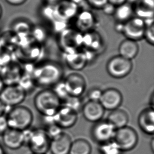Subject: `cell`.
I'll return each instance as SVG.
<instances>
[{
    "instance_id": "1",
    "label": "cell",
    "mask_w": 154,
    "mask_h": 154,
    "mask_svg": "<svg viewBox=\"0 0 154 154\" xmlns=\"http://www.w3.org/2000/svg\"><path fill=\"white\" fill-rule=\"evenodd\" d=\"M64 70L62 65L55 61L48 60L34 66L33 78L36 85L52 88L62 81Z\"/></svg>"
},
{
    "instance_id": "2",
    "label": "cell",
    "mask_w": 154,
    "mask_h": 154,
    "mask_svg": "<svg viewBox=\"0 0 154 154\" xmlns=\"http://www.w3.org/2000/svg\"><path fill=\"white\" fill-rule=\"evenodd\" d=\"M34 105L43 116H53L62 106V102L51 88H46L36 94Z\"/></svg>"
},
{
    "instance_id": "3",
    "label": "cell",
    "mask_w": 154,
    "mask_h": 154,
    "mask_svg": "<svg viewBox=\"0 0 154 154\" xmlns=\"http://www.w3.org/2000/svg\"><path fill=\"white\" fill-rule=\"evenodd\" d=\"M5 116L8 128L21 131L29 129L33 121V114L31 109L21 105L11 107Z\"/></svg>"
},
{
    "instance_id": "4",
    "label": "cell",
    "mask_w": 154,
    "mask_h": 154,
    "mask_svg": "<svg viewBox=\"0 0 154 154\" xmlns=\"http://www.w3.org/2000/svg\"><path fill=\"white\" fill-rule=\"evenodd\" d=\"M25 134V145L32 153L45 154L49 150L51 140L44 129H27Z\"/></svg>"
},
{
    "instance_id": "5",
    "label": "cell",
    "mask_w": 154,
    "mask_h": 154,
    "mask_svg": "<svg viewBox=\"0 0 154 154\" xmlns=\"http://www.w3.org/2000/svg\"><path fill=\"white\" fill-rule=\"evenodd\" d=\"M138 140L137 132L127 126L116 129L112 137V142L122 152L132 150L137 145Z\"/></svg>"
},
{
    "instance_id": "6",
    "label": "cell",
    "mask_w": 154,
    "mask_h": 154,
    "mask_svg": "<svg viewBox=\"0 0 154 154\" xmlns=\"http://www.w3.org/2000/svg\"><path fill=\"white\" fill-rule=\"evenodd\" d=\"M133 69L132 61L120 55L111 57L106 64L108 75L116 79H121L129 75Z\"/></svg>"
},
{
    "instance_id": "7",
    "label": "cell",
    "mask_w": 154,
    "mask_h": 154,
    "mask_svg": "<svg viewBox=\"0 0 154 154\" xmlns=\"http://www.w3.org/2000/svg\"><path fill=\"white\" fill-rule=\"evenodd\" d=\"M26 95V93L17 84L5 86L0 93V100L7 107H13L21 105Z\"/></svg>"
},
{
    "instance_id": "8",
    "label": "cell",
    "mask_w": 154,
    "mask_h": 154,
    "mask_svg": "<svg viewBox=\"0 0 154 154\" xmlns=\"http://www.w3.org/2000/svg\"><path fill=\"white\" fill-rule=\"evenodd\" d=\"M146 28L143 19L138 17H132L124 24L123 34L126 38L137 42L144 38Z\"/></svg>"
},
{
    "instance_id": "9",
    "label": "cell",
    "mask_w": 154,
    "mask_h": 154,
    "mask_svg": "<svg viewBox=\"0 0 154 154\" xmlns=\"http://www.w3.org/2000/svg\"><path fill=\"white\" fill-rule=\"evenodd\" d=\"M63 82L69 96L80 97L85 92L86 81L85 77L79 73L69 74Z\"/></svg>"
},
{
    "instance_id": "10",
    "label": "cell",
    "mask_w": 154,
    "mask_h": 154,
    "mask_svg": "<svg viewBox=\"0 0 154 154\" xmlns=\"http://www.w3.org/2000/svg\"><path fill=\"white\" fill-rule=\"evenodd\" d=\"M115 130L106 120H101L93 125L91 129V136L94 141L102 145L110 142L112 139Z\"/></svg>"
},
{
    "instance_id": "11",
    "label": "cell",
    "mask_w": 154,
    "mask_h": 154,
    "mask_svg": "<svg viewBox=\"0 0 154 154\" xmlns=\"http://www.w3.org/2000/svg\"><path fill=\"white\" fill-rule=\"evenodd\" d=\"M123 101L122 93L117 88H111L102 91L99 102L105 110L112 111L119 108Z\"/></svg>"
},
{
    "instance_id": "12",
    "label": "cell",
    "mask_w": 154,
    "mask_h": 154,
    "mask_svg": "<svg viewBox=\"0 0 154 154\" xmlns=\"http://www.w3.org/2000/svg\"><path fill=\"white\" fill-rule=\"evenodd\" d=\"M1 136L3 145L11 150H17L25 145V131L8 128Z\"/></svg>"
},
{
    "instance_id": "13",
    "label": "cell",
    "mask_w": 154,
    "mask_h": 154,
    "mask_svg": "<svg viewBox=\"0 0 154 154\" xmlns=\"http://www.w3.org/2000/svg\"><path fill=\"white\" fill-rule=\"evenodd\" d=\"M54 119L55 124L62 129L69 128L77 122L78 114L75 110L62 105L54 115Z\"/></svg>"
},
{
    "instance_id": "14",
    "label": "cell",
    "mask_w": 154,
    "mask_h": 154,
    "mask_svg": "<svg viewBox=\"0 0 154 154\" xmlns=\"http://www.w3.org/2000/svg\"><path fill=\"white\" fill-rule=\"evenodd\" d=\"M79 5L69 0H60L55 5L56 20L67 21L76 17L79 12Z\"/></svg>"
},
{
    "instance_id": "15",
    "label": "cell",
    "mask_w": 154,
    "mask_h": 154,
    "mask_svg": "<svg viewBox=\"0 0 154 154\" xmlns=\"http://www.w3.org/2000/svg\"><path fill=\"white\" fill-rule=\"evenodd\" d=\"M22 73L23 69L20 65L12 62L2 67L0 77L5 86L17 85L21 79Z\"/></svg>"
},
{
    "instance_id": "16",
    "label": "cell",
    "mask_w": 154,
    "mask_h": 154,
    "mask_svg": "<svg viewBox=\"0 0 154 154\" xmlns=\"http://www.w3.org/2000/svg\"><path fill=\"white\" fill-rule=\"evenodd\" d=\"M81 110L84 119L94 123L102 120L105 111L99 102L91 100H88L83 105Z\"/></svg>"
},
{
    "instance_id": "17",
    "label": "cell",
    "mask_w": 154,
    "mask_h": 154,
    "mask_svg": "<svg viewBox=\"0 0 154 154\" xmlns=\"http://www.w3.org/2000/svg\"><path fill=\"white\" fill-rule=\"evenodd\" d=\"M71 144L70 136L63 132L57 137L51 140L49 150L52 154H69Z\"/></svg>"
},
{
    "instance_id": "18",
    "label": "cell",
    "mask_w": 154,
    "mask_h": 154,
    "mask_svg": "<svg viewBox=\"0 0 154 154\" xmlns=\"http://www.w3.org/2000/svg\"><path fill=\"white\" fill-rule=\"evenodd\" d=\"M138 124L144 133L153 135L154 133V110L150 107L145 108L138 117Z\"/></svg>"
},
{
    "instance_id": "19",
    "label": "cell",
    "mask_w": 154,
    "mask_h": 154,
    "mask_svg": "<svg viewBox=\"0 0 154 154\" xmlns=\"http://www.w3.org/2000/svg\"><path fill=\"white\" fill-rule=\"evenodd\" d=\"M139 50L137 42L127 38L122 41L119 46V55L131 60L137 56Z\"/></svg>"
},
{
    "instance_id": "20",
    "label": "cell",
    "mask_w": 154,
    "mask_h": 154,
    "mask_svg": "<svg viewBox=\"0 0 154 154\" xmlns=\"http://www.w3.org/2000/svg\"><path fill=\"white\" fill-rule=\"evenodd\" d=\"M95 19L94 14L90 11L83 10L78 13L76 15V25L80 32L91 31L94 26Z\"/></svg>"
},
{
    "instance_id": "21",
    "label": "cell",
    "mask_w": 154,
    "mask_h": 154,
    "mask_svg": "<svg viewBox=\"0 0 154 154\" xmlns=\"http://www.w3.org/2000/svg\"><path fill=\"white\" fill-rule=\"evenodd\" d=\"M115 129L126 126L129 122V116L126 111L121 108L110 111L106 119Z\"/></svg>"
},
{
    "instance_id": "22",
    "label": "cell",
    "mask_w": 154,
    "mask_h": 154,
    "mask_svg": "<svg viewBox=\"0 0 154 154\" xmlns=\"http://www.w3.org/2000/svg\"><path fill=\"white\" fill-rule=\"evenodd\" d=\"M66 62L69 69L80 71L85 66L88 60L84 52L76 51L67 54Z\"/></svg>"
},
{
    "instance_id": "23",
    "label": "cell",
    "mask_w": 154,
    "mask_h": 154,
    "mask_svg": "<svg viewBox=\"0 0 154 154\" xmlns=\"http://www.w3.org/2000/svg\"><path fill=\"white\" fill-rule=\"evenodd\" d=\"M134 13V8L132 4L126 2L116 7L113 16L116 22L124 23L131 19Z\"/></svg>"
},
{
    "instance_id": "24",
    "label": "cell",
    "mask_w": 154,
    "mask_h": 154,
    "mask_svg": "<svg viewBox=\"0 0 154 154\" xmlns=\"http://www.w3.org/2000/svg\"><path fill=\"white\" fill-rule=\"evenodd\" d=\"M32 29V26L28 22L20 20L13 24L12 31L17 36L19 40H22L23 38H29Z\"/></svg>"
},
{
    "instance_id": "25",
    "label": "cell",
    "mask_w": 154,
    "mask_h": 154,
    "mask_svg": "<svg viewBox=\"0 0 154 154\" xmlns=\"http://www.w3.org/2000/svg\"><path fill=\"white\" fill-rule=\"evenodd\" d=\"M92 147L90 143L84 139H78L72 142L69 154H91Z\"/></svg>"
},
{
    "instance_id": "26",
    "label": "cell",
    "mask_w": 154,
    "mask_h": 154,
    "mask_svg": "<svg viewBox=\"0 0 154 154\" xmlns=\"http://www.w3.org/2000/svg\"><path fill=\"white\" fill-rule=\"evenodd\" d=\"M146 28L144 33V38L148 44L152 46L154 45V19H147L144 20Z\"/></svg>"
},
{
    "instance_id": "27",
    "label": "cell",
    "mask_w": 154,
    "mask_h": 154,
    "mask_svg": "<svg viewBox=\"0 0 154 154\" xmlns=\"http://www.w3.org/2000/svg\"><path fill=\"white\" fill-rule=\"evenodd\" d=\"M100 154H121V151L114 142H109L100 145Z\"/></svg>"
},
{
    "instance_id": "28",
    "label": "cell",
    "mask_w": 154,
    "mask_h": 154,
    "mask_svg": "<svg viewBox=\"0 0 154 154\" xmlns=\"http://www.w3.org/2000/svg\"><path fill=\"white\" fill-rule=\"evenodd\" d=\"M79 98L80 97L69 96L67 98L63 101L62 105L67 106L78 112L79 110L81 109L83 106L82 105L81 101Z\"/></svg>"
},
{
    "instance_id": "29",
    "label": "cell",
    "mask_w": 154,
    "mask_h": 154,
    "mask_svg": "<svg viewBox=\"0 0 154 154\" xmlns=\"http://www.w3.org/2000/svg\"><path fill=\"white\" fill-rule=\"evenodd\" d=\"M52 88H53L52 90L58 98L60 99L62 102L69 97V95L67 92L63 81L58 82V83L56 84V85L53 86Z\"/></svg>"
},
{
    "instance_id": "30",
    "label": "cell",
    "mask_w": 154,
    "mask_h": 154,
    "mask_svg": "<svg viewBox=\"0 0 154 154\" xmlns=\"http://www.w3.org/2000/svg\"><path fill=\"white\" fill-rule=\"evenodd\" d=\"M41 13L43 17L45 19L51 21L56 20L55 5L44 4L41 8Z\"/></svg>"
},
{
    "instance_id": "31",
    "label": "cell",
    "mask_w": 154,
    "mask_h": 154,
    "mask_svg": "<svg viewBox=\"0 0 154 154\" xmlns=\"http://www.w3.org/2000/svg\"><path fill=\"white\" fill-rule=\"evenodd\" d=\"M11 51L2 47L0 48V66L3 67L12 62Z\"/></svg>"
},
{
    "instance_id": "32",
    "label": "cell",
    "mask_w": 154,
    "mask_h": 154,
    "mask_svg": "<svg viewBox=\"0 0 154 154\" xmlns=\"http://www.w3.org/2000/svg\"><path fill=\"white\" fill-rule=\"evenodd\" d=\"M44 131L51 140L57 137L63 133L62 129L55 124L46 126V128Z\"/></svg>"
},
{
    "instance_id": "33",
    "label": "cell",
    "mask_w": 154,
    "mask_h": 154,
    "mask_svg": "<svg viewBox=\"0 0 154 154\" xmlns=\"http://www.w3.org/2000/svg\"><path fill=\"white\" fill-rule=\"evenodd\" d=\"M45 32L42 27L39 26L32 27L31 35L33 39L35 40L37 43L42 42L45 38Z\"/></svg>"
},
{
    "instance_id": "34",
    "label": "cell",
    "mask_w": 154,
    "mask_h": 154,
    "mask_svg": "<svg viewBox=\"0 0 154 154\" xmlns=\"http://www.w3.org/2000/svg\"><path fill=\"white\" fill-rule=\"evenodd\" d=\"M102 94V91L98 88H91L88 92V100L99 102L101 95Z\"/></svg>"
},
{
    "instance_id": "35",
    "label": "cell",
    "mask_w": 154,
    "mask_h": 154,
    "mask_svg": "<svg viewBox=\"0 0 154 154\" xmlns=\"http://www.w3.org/2000/svg\"><path fill=\"white\" fill-rule=\"evenodd\" d=\"M89 5L95 9L102 10L106 4L108 3V0H86Z\"/></svg>"
},
{
    "instance_id": "36",
    "label": "cell",
    "mask_w": 154,
    "mask_h": 154,
    "mask_svg": "<svg viewBox=\"0 0 154 154\" xmlns=\"http://www.w3.org/2000/svg\"><path fill=\"white\" fill-rule=\"evenodd\" d=\"M8 126L6 120V116L4 115L0 116V136H2L4 132L8 129Z\"/></svg>"
},
{
    "instance_id": "37",
    "label": "cell",
    "mask_w": 154,
    "mask_h": 154,
    "mask_svg": "<svg viewBox=\"0 0 154 154\" xmlns=\"http://www.w3.org/2000/svg\"><path fill=\"white\" fill-rule=\"evenodd\" d=\"M116 8V6L113 5L112 4L108 2L107 4H106L102 9L104 14L107 15H114L115 12V10Z\"/></svg>"
},
{
    "instance_id": "38",
    "label": "cell",
    "mask_w": 154,
    "mask_h": 154,
    "mask_svg": "<svg viewBox=\"0 0 154 154\" xmlns=\"http://www.w3.org/2000/svg\"><path fill=\"white\" fill-rule=\"evenodd\" d=\"M6 2L12 5H20L25 3L26 0H6Z\"/></svg>"
},
{
    "instance_id": "39",
    "label": "cell",
    "mask_w": 154,
    "mask_h": 154,
    "mask_svg": "<svg viewBox=\"0 0 154 154\" xmlns=\"http://www.w3.org/2000/svg\"><path fill=\"white\" fill-rule=\"evenodd\" d=\"M108 2L116 7L127 2V0H108Z\"/></svg>"
},
{
    "instance_id": "40",
    "label": "cell",
    "mask_w": 154,
    "mask_h": 154,
    "mask_svg": "<svg viewBox=\"0 0 154 154\" xmlns=\"http://www.w3.org/2000/svg\"><path fill=\"white\" fill-rule=\"evenodd\" d=\"M124 23L116 22V24L115 26V31L118 33L122 34L123 31V28H124Z\"/></svg>"
},
{
    "instance_id": "41",
    "label": "cell",
    "mask_w": 154,
    "mask_h": 154,
    "mask_svg": "<svg viewBox=\"0 0 154 154\" xmlns=\"http://www.w3.org/2000/svg\"><path fill=\"white\" fill-rule=\"evenodd\" d=\"M7 106L0 100V116L4 115L7 109Z\"/></svg>"
},
{
    "instance_id": "42",
    "label": "cell",
    "mask_w": 154,
    "mask_h": 154,
    "mask_svg": "<svg viewBox=\"0 0 154 154\" xmlns=\"http://www.w3.org/2000/svg\"><path fill=\"white\" fill-rule=\"evenodd\" d=\"M44 3L45 4L51 5H55L58 2L60 1V0H43Z\"/></svg>"
},
{
    "instance_id": "43",
    "label": "cell",
    "mask_w": 154,
    "mask_h": 154,
    "mask_svg": "<svg viewBox=\"0 0 154 154\" xmlns=\"http://www.w3.org/2000/svg\"><path fill=\"white\" fill-rule=\"evenodd\" d=\"M154 93H152V95H151V97H150V102H149V103H150V106H149V107L153 108H154Z\"/></svg>"
},
{
    "instance_id": "44",
    "label": "cell",
    "mask_w": 154,
    "mask_h": 154,
    "mask_svg": "<svg viewBox=\"0 0 154 154\" xmlns=\"http://www.w3.org/2000/svg\"><path fill=\"white\" fill-rule=\"evenodd\" d=\"M5 86V85L4 84V82L3 81L1 77H0V93L2 92V90H3Z\"/></svg>"
},
{
    "instance_id": "45",
    "label": "cell",
    "mask_w": 154,
    "mask_h": 154,
    "mask_svg": "<svg viewBox=\"0 0 154 154\" xmlns=\"http://www.w3.org/2000/svg\"><path fill=\"white\" fill-rule=\"evenodd\" d=\"M0 154H7L3 146L0 144Z\"/></svg>"
},
{
    "instance_id": "46",
    "label": "cell",
    "mask_w": 154,
    "mask_h": 154,
    "mask_svg": "<svg viewBox=\"0 0 154 154\" xmlns=\"http://www.w3.org/2000/svg\"><path fill=\"white\" fill-rule=\"evenodd\" d=\"M150 148L152 149V152H154V138H152V139L151 140V142L150 143Z\"/></svg>"
},
{
    "instance_id": "47",
    "label": "cell",
    "mask_w": 154,
    "mask_h": 154,
    "mask_svg": "<svg viewBox=\"0 0 154 154\" xmlns=\"http://www.w3.org/2000/svg\"><path fill=\"white\" fill-rule=\"evenodd\" d=\"M69 1H71L72 2H74L79 5V4H81L82 2L84 1V0H69Z\"/></svg>"
},
{
    "instance_id": "48",
    "label": "cell",
    "mask_w": 154,
    "mask_h": 154,
    "mask_svg": "<svg viewBox=\"0 0 154 154\" xmlns=\"http://www.w3.org/2000/svg\"><path fill=\"white\" fill-rule=\"evenodd\" d=\"M138 1H139V0H127V2L132 4L133 3H136L138 2Z\"/></svg>"
},
{
    "instance_id": "49",
    "label": "cell",
    "mask_w": 154,
    "mask_h": 154,
    "mask_svg": "<svg viewBox=\"0 0 154 154\" xmlns=\"http://www.w3.org/2000/svg\"><path fill=\"white\" fill-rule=\"evenodd\" d=\"M2 8H1V6L0 5V19L1 18V17H2Z\"/></svg>"
},
{
    "instance_id": "50",
    "label": "cell",
    "mask_w": 154,
    "mask_h": 154,
    "mask_svg": "<svg viewBox=\"0 0 154 154\" xmlns=\"http://www.w3.org/2000/svg\"><path fill=\"white\" fill-rule=\"evenodd\" d=\"M3 46H2V43H1V38H0V48H2Z\"/></svg>"
},
{
    "instance_id": "51",
    "label": "cell",
    "mask_w": 154,
    "mask_h": 154,
    "mask_svg": "<svg viewBox=\"0 0 154 154\" xmlns=\"http://www.w3.org/2000/svg\"><path fill=\"white\" fill-rule=\"evenodd\" d=\"M32 154H33V153H32Z\"/></svg>"
}]
</instances>
